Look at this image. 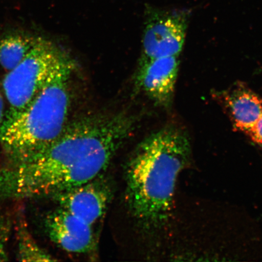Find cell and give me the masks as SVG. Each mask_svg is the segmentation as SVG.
I'll return each instance as SVG.
<instances>
[{
	"mask_svg": "<svg viewBox=\"0 0 262 262\" xmlns=\"http://www.w3.org/2000/svg\"><path fill=\"white\" fill-rule=\"evenodd\" d=\"M191 158L187 133L171 124L149 134L131 153L124 170L125 201L141 233L157 238L168 228L177 182Z\"/></svg>",
	"mask_w": 262,
	"mask_h": 262,
	"instance_id": "obj_1",
	"label": "cell"
},
{
	"mask_svg": "<svg viewBox=\"0 0 262 262\" xmlns=\"http://www.w3.org/2000/svg\"><path fill=\"white\" fill-rule=\"evenodd\" d=\"M4 227V225H3L1 223H0V229Z\"/></svg>",
	"mask_w": 262,
	"mask_h": 262,
	"instance_id": "obj_14",
	"label": "cell"
},
{
	"mask_svg": "<svg viewBox=\"0 0 262 262\" xmlns=\"http://www.w3.org/2000/svg\"><path fill=\"white\" fill-rule=\"evenodd\" d=\"M235 129L246 135L262 114V98L243 84L218 93Z\"/></svg>",
	"mask_w": 262,
	"mask_h": 262,
	"instance_id": "obj_8",
	"label": "cell"
},
{
	"mask_svg": "<svg viewBox=\"0 0 262 262\" xmlns=\"http://www.w3.org/2000/svg\"><path fill=\"white\" fill-rule=\"evenodd\" d=\"M179 57L152 59L139 63L135 76L137 90L143 92L157 106H171L179 71Z\"/></svg>",
	"mask_w": 262,
	"mask_h": 262,
	"instance_id": "obj_7",
	"label": "cell"
},
{
	"mask_svg": "<svg viewBox=\"0 0 262 262\" xmlns=\"http://www.w3.org/2000/svg\"><path fill=\"white\" fill-rule=\"evenodd\" d=\"M75 63L66 67L32 103L0 127V142L11 165L26 161L47 149L68 122L70 80Z\"/></svg>",
	"mask_w": 262,
	"mask_h": 262,
	"instance_id": "obj_2",
	"label": "cell"
},
{
	"mask_svg": "<svg viewBox=\"0 0 262 262\" xmlns=\"http://www.w3.org/2000/svg\"><path fill=\"white\" fill-rule=\"evenodd\" d=\"M187 26V15L184 12L147 8L139 63L158 58L179 57Z\"/></svg>",
	"mask_w": 262,
	"mask_h": 262,
	"instance_id": "obj_4",
	"label": "cell"
},
{
	"mask_svg": "<svg viewBox=\"0 0 262 262\" xmlns=\"http://www.w3.org/2000/svg\"><path fill=\"white\" fill-rule=\"evenodd\" d=\"M17 257L23 261H53L55 259L44 248L35 241L29 232L24 221H19L17 225Z\"/></svg>",
	"mask_w": 262,
	"mask_h": 262,
	"instance_id": "obj_10",
	"label": "cell"
},
{
	"mask_svg": "<svg viewBox=\"0 0 262 262\" xmlns=\"http://www.w3.org/2000/svg\"><path fill=\"white\" fill-rule=\"evenodd\" d=\"M6 113V112H5V110L4 97H3L1 92H0V127H1L3 122H4Z\"/></svg>",
	"mask_w": 262,
	"mask_h": 262,
	"instance_id": "obj_13",
	"label": "cell"
},
{
	"mask_svg": "<svg viewBox=\"0 0 262 262\" xmlns=\"http://www.w3.org/2000/svg\"><path fill=\"white\" fill-rule=\"evenodd\" d=\"M5 227L0 229V261L8 260L7 249L6 247Z\"/></svg>",
	"mask_w": 262,
	"mask_h": 262,
	"instance_id": "obj_12",
	"label": "cell"
},
{
	"mask_svg": "<svg viewBox=\"0 0 262 262\" xmlns=\"http://www.w3.org/2000/svg\"><path fill=\"white\" fill-rule=\"evenodd\" d=\"M74 62L70 55L54 42L39 38L21 63L8 72L3 80L9 106L3 123L20 114L49 82Z\"/></svg>",
	"mask_w": 262,
	"mask_h": 262,
	"instance_id": "obj_3",
	"label": "cell"
},
{
	"mask_svg": "<svg viewBox=\"0 0 262 262\" xmlns=\"http://www.w3.org/2000/svg\"><path fill=\"white\" fill-rule=\"evenodd\" d=\"M112 184L103 175L53 196L67 209L95 227L102 221L112 201Z\"/></svg>",
	"mask_w": 262,
	"mask_h": 262,
	"instance_id": "obj_5",
	"label": "cell"
},
{
	"mask_svg": "<svg viewBox=\"0 0 262 262\" xmlns=\"http://www.w3.org/2000/svg\"><path fill=\"white\" fill-rule=\"evenodd\" d=\"M45 227L51 240L68 253L93 255L97 253L95 227L67 209L59 207L49 213Z\"/></svg>",
	"mask_w": 262,
	"mask_h": 262,
	"instance_id": "obj_6",
	"label": "cell"
},
{
	"mask_svg": "<svg viewBox=\"0 0 262 262\" xmlns=\"http://www.w3.org/2000/svg\"><path fill=\"white\" fill-rule=\"evenodd\" d=\"M246 136L262 149V114Z\"/></svg>",
	"mask_w": 262,
	"mask_h": 262,
	"instance_id": "obj_11",
	"label": "cell"
},
{
	"mask_svg": "<svg viewBox=\"0 0 262 262\" xmlns=\"http://www.w3.org/2000/svg\"><path fill=\"white\" fill-rule=\"evenodd\" d=\"M40 37L13 34L0 39V67L7 73L20 64Z\"/></svg>",
	"mask_w": 262,
	"mask_h": 262,
	"instance_id": "obj_9",
	"label": "cell"
}]
</instances>
